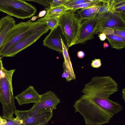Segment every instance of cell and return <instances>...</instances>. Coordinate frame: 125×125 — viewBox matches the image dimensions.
I'll return each instance as SVG.
<instances>
[{
    "label": "cell",
    "mask_w": 125,
    "mask_h": 125,
    "mask_svg": "<svg viewBox=\"0 0 125 125\" xmlns=\"http://www.w3.org/2000/svg\"><path fill=\"white\" fill-rule=\"evenodd\" d=\"M113 8L114 6L111 0L107 2L102 3L97 13V15L107 12H113Z\"/></svg>",
    "instance_id": "obj_22"
},
{
    "label": "cell",
    "mask_w": 125,
    "mask_h": 125,
    "mask_svg": "<svg viewBox=\"0 0 125 125\" xmlns=\"http://www.w3.org/2000/svg\"><path fill=\"white\" fill-rule=\"evenodd\" d=\"M108 46L109 45L108 44L106 43H104L103 45L104 48H106L108 47Z\"/></svg>",
    "instance_id": "obj_40"
},
{
    "label": "cell",
    "mask_w": 125,
    "mask_h": 125,
    "mask_svg": "<svg viewBox=\"0 0 125 125\" xmlns=\"http://www.w3.org/2000/svg\"><path fill=\"white\" fill-rule=\"evenodd\" d=\"M47 25L45 22L36 21L21 22L8 31L0 48V57L7 50L29 33Z\"/></svg>",
    "instance_id": "obj_4"
},
{
    "label": "cell",
    "mask_w": 125,
    "mask_h": 125,
    "mask_svg": "<svg viewBox=\"0 0 125 125\" xmlns=\"http://www.w3.org/2000/svg\"><path fill=\"white\" fill-rule=\"evenodd\" d=\"M15 69L9 70L2 67L0 79V102L3 108L2 118L9 119L16 110L13 91L12 77Z\"/></svg>",
    "instance_id": "obj_2"
},
{
    "label": "cell",
    "mask_w": 125,
    "mask_h": 125,
    "mask_svg": "<svg viewBox=\"0 0 125 125\" xmlns=\"http://www.w3.org/2000/svg\"><path fill=\"white\" fill-rule=\"evenodd\" d=\"M118 85L110 76H95L85 84L81 91L82 97H95L109 98L118 91Z\"/></svg>",
    "instance_id": "obj_3"
},
{
    "label": "cell",
    "mask_w": 125,
    "mask_h": 125,
    "mask_svg": "<svg viewBox=\"0 0 125 125\" xmlns=\"http://www.w3.org/2000/svg\"><path fill=\"white\" fill-rule=\"evenodd\" d=\"M0 11L17 18H30L37 11L36 8L22 0H0Z\"/></svg>",
    "instance_id": "obj_6"
},
{
    "label": "cell",
    "mask_w": 125,
    "mask_h": 125,
    "mask_svg": "<svg viewBox=\"0 0 125 125\" xmlns=\"http://www.w3.org/2000/svg\"><path fill=\"white\" fill-rule=\"evenodd\" d=\"M101 61L99 59H95L92 61L91 65L94 68H98L101 65Z\"/></svg>",
    "instance_id": "obj_31"
},
{
    "label": "cell",
    "mask_w": 125,
    "mask_h": 125,
    "mask_svg": "<svg viewBox=\"0 0 125 125\" xmlns=\"http://www.w3.org/2000/svg\"><path fill=\"white\" fill-rule=\"evenodd\" d=\"M90 2L92 1L88 0H68L65 2L63 5L66 7L69 10V9L73 6Z\"/></svg>",
    "instance_id": "obj_23"
},
{
    "label": "cell",
    "mask_w": 125,
    "mask_h": 125,
    "mask_svg": "<svg viewBox=\"0 0 125 125\" xmlns=\"http://www.w3.org/2000/svg\"><path fill=\"white\" fill-rule=\"evenodd\" d=\"M3 67L2 60L0 59V79L1 76V72L2 67Z\"/></svg>",
    "instance_id": "obj_38"
},
{
    "label": "cell",
    "mask_w": 125,
    "mask_h": 125,
    "mask_svg": "<svg viewBox=\"0 0 125 125\" xmlns=\"http://www.w3.org/2000/svg\"><path fill=\"white\" fill-rule=\"evenodd\" d=\"M99 20L97 15L81 21L75 44L83 43L94 38V36L98 27Z\"/></svg>",
    "instance_id": "obj_10"
},
{
    "label": "cell",
    "mask_w": 125,
    "mask_h": 125,
    "mask_svg": "<svg viewBox=\"0 0 125 125\" xmlns=\"http://www.w3.org/2000/svg\"><path fill=\"white\" fill-rule=\"evenodd\" d=\"M58 19L51 18H42L38 19L37 21L46 23L51 30L53 29L57 25Z\"/></svg>",
    "instance_id": "obj_20"
},
{
    "label": "cell",
    "mask_w": 125,
    "mask_h": 125,
    "mask_svg": "<svg viewBox=\"0 0 125 125\" xmlns=\"http://www.w3.org/2000/svg\"><path fill=\"white\" fill-rule=\"evenodd\" d=\"M90 98L112 118L120 111L123 108L119 103L113 101L108 98L95 97Z\"/></svg>",
    "instance_id": "obj_13"
},
{
    "label": "cell",
    "mask_w": 125,
    "mask_h": 125,
    "mask_svg": "<svg viewBox=\"0 0 125 125\" xmlns=\"http://www.w3.org/2000/svg\"><path fill=\"white\" fill-rule=\"evenodd\" d=\"M37 3L44 6L46 9L50 7V4L44 0H25Z\"/></svg>",
    "instance_id": "obj_30"
},
{
    "label": "cell",
    "mask_w": 125,
    "mask_h": 125,
    "mask_svg": "<svg viewBox=\"0 0 125 125\" xmlns=\"http://www.w3.org/2000/svg\"><path fill=\"white\" fill-rule=\"evenodd\" d=\"M50 30L48 25L31 32L7 50L0 58L13 57L31 45Z\"/></svg>",
    "instance_id": "obj_8"
},
{
    "label": "cell",
    "mask_w": 125,
    "mask_h": 125,
    "mask_svg": "<svg viewBox=\"0 0 125 125\" xmlns=\"http://www.w3.org/2000/svg\"><path fill=\"white\" fill-rule=\"evenodd\" d=\"M82 21L84 20L91 18L97 15L96 14H91L87 10V8L81 9L75 11Z\"/></svg>",
    "instance_id": "obj_21"
},
{
    "label": "cell",
    "mask_w": 125,
    "mask_h": 125,
    "mask_svg": "<svg viewBox=\"0 0 125 125\" xmlns=\"http://www.w3.org/2000/svg\"><path fill=\"white\" fill-rule=\"evenodd\" d=\"M49 4L52 2V0H44Z\"/></svg>",
    "instance_id": "obj_41"
},
{
    "label": "cell",
    "mask_w": 125,
    "mask_h": 125,
    "mask_svg": "<svg viewBox=\"0 0 125 125\" xmlns=\"http://www.w3.org/2000/svg\"><path fill=\"white\" fill-rule=\"evenodd\" d=\"M62 54L64 59L63 64L72 79H75V75L73 68L71 62L68 52L67 47L65 45L63 40H62Z\"/></svg>",
    "instance_id": "obj_17"
},
{
    "label": "cell",
    "mask_w": 125,
    "mask_h": 125,
    "mask_svg": "<svg viewBox=\"0 0 125 125\" xmlns=\"http://www.w3.org/2000/svg\"><path fill=\"white\" fill-rule=\"evenodd\" d=\"M102 3L97 1H92L76 5L71 8L69 10L75 11L81 9L87 8L94 6L101 5Z\"/></svg>",
    "instance_id": "obj_19"
},
{
    "label": "cell",
    "mask_w": 125,
    "mask_h": 125,
    "mask_svg": "<svg viewBox=\"0 0 125 125\" xmlns=\"http://www.w3.org/2000/svg\"><path fill=\"white\" fill-rule=\"evenodd\" d=\"M113 33L125 38V30H114Z\"/></svg>",
    "instance_id": "obj_32"
},
{
    "label": "cell",
    "mask_w": 125,
    "mask_h": 125,
    "mask_svg": "<svg viewBox=\"0 0 125 125\" xmlns=\"http://www.w3.org/2000/svg\"><path fill=\"white\" fill-rule=\"evenodd\" d=\"M40 95L33 87L30 86L20 94L14 97L19 104L21 105L31 103H35L40 99Z\"/></svg>",
    "instance_id": "obj_14"
},
{
    "label": "cell",
    "mask_w": 125,
    "mask_h": 125,
    "mask_svg": "<svg viewBox=\"0 0 125 125\" xmlns=\"http://www.w3.org/2000/svg\"><path fill=\"white\" fill-rule=\"evenodd\" d=\"M2 125H21L20 122L16 118L14 117L9 119L2 118Z\"/></svg>",
    "instance_id": "obj_24"
},
{
    "label": "cell",
    "mask_w": 125,
    "mask_h": 125,
    "mask_svg": "<svg viewBox=\"0 0 125 125\" xmlns=\"http://www.w3.org/2000/svg\"><path fill=\"white\" fill-rule=\"evenodd\" d=\"M125 88H124V89H123L122 90V93L123 94L122 95H123V97L122 98L124 100V101H125Z\"/></svg>",
    "instance_id": "obj_39"
},
{
    "label": "cell",
    "mask_w": 125,
    "mask_h": 125,
    "mask_svg": "<svg viewBox=\"0 0 125 125\" xmlns=\"http://www.w3.org/2000/svg\"><path fill=\"white\" fill-rule=\"evenodd\" d=\"M81 22L75 11H66L58 18V25L60 27L68 48L75 44Z\"/></svg>",
    "instance_id": "obj_5"
},
{
    "label": "cell",
    "mask_w": 125,
    "mask_h": 125,
    "mask_svg": "<svg viewBox=\"0 0 125 125\" xmlns=\"http://www.w3.org/2000/svg\"><path fill=\"white\" fill-rule=\"evenodd\" d=\"M73 106L75 113L83 116L86 125H101L108 123L112 118L90 98L81 97Z\"/></svg>",
    "instance_id": "obj_1"
},
{
    "label": "cell",
    "mask_w": 125,
    "mask_h": 125,
    "mask_svg": "<svg viewBox=\"0 0 125 125\" xmlns=\"http://www.w3.org/2000/svg\"><path fill=\"white\" fill-rule=\"evenodd\" d=\"M59 99L52 92L49 91L40 95L39 101L34 104L31 109L52 111L56 109Z\"/></svg>",
    "instance_id": "obj_11"
},
{
    "label": "cell",
    "mask_w": 125,
    "mask_h": 125,
    "mask_svg": "<svg viewBox=\"0 0 125 125\" xmlns=\"http://www.w3.org/2000/svg\"><path fill=\"white\" fill-rule=\"evenodd\" d=\"M91 1H97L102 3L108 2L111 0H88Z\"/></svg>",
    "instance_id": "obj_37"
},
{
    "label": "cell",
    "mask_w": 125,
    "mask_h": 125,
    "mask_svg": "<svg viewBox=\"0 0 125 125\" xmlns=\"http://www.w3.org/2000/svg\"><path fill=\"white\" fill-rule=\"evenodd\" d=\"M46 11L45 10L42 11L40 12L38 15V17H42L44 16L46 14Z\"/></svg>",
    "instance_id": "obj_36"
},
{
    "label": "cell",
    "mask_w": 125,
    "mask_h": 125,
    "mask_svg": "<svg viewBox=\"0 0 125 125\" xmlns=\"http://www.w3.org/2000/svg\"><path fill=\"white\" fill-rule=\"evenodd\" d=\"M101 5L94 6L87 8V10L90 14H96L97 15V13Z\"/></svg>",
    "instance_id": "obj_28"
},
{
    "label": "cell",
    "mask_w": 125,
    "mask_h": 125,
    "mask_svg": "<svg viewBox=\"0 0 125 125\" xmlns=\"http://www.w3.org/2000/svg\"><path fill=\"white\" fill-rule=\"evenodd\" d=\"M98 36L99 37L101 41H104L106 38V35L104 33H101L99 34Z\"/></svg>",
    "instance_id": "obj_33"
},
{
    "label": "cell",
    "mask_w": 125,
    "mask_h": 125,
    "mask_svg": "<svg viewBox=\"0 0 125 125\" xmlns=\"http://www.w3.org/2000/svg\"><path fill=\"white\" fill-rule=\"evenodd\" d=\"M97 16L99 20L97 29L108 28L125 30V13L108 11Z\"/></svg>",
    "instance_id": "obj_9"
},
{
    "label": "cell",
    "mask_w": 125,
    "mask_h": 125,
    "mask_svg": "<svg viewBox=\"0 0 125 125\" xmlns=\"http://www.w3.org/2000/svg\"><path fill=\"white\" fill-rule=\"evenodd\" d=\"M106 35L112 48L120 50L125 47V38L114 33Z\"/></svg>",
    "instance_id": "obj_16"
},
{
    "label": "cell",
    "mask_w": 125,
    "mask_h": 125,
    "mask_svg": "<svg viewBox=\"0 0 125 125\" xmlns=\"http://www.w3.org/2000/svg\"><path fill=\"white\" fill-rule=\"evenodd\" d=\"M15 24V21L11 17L7 16L0 19V48L9 31Z\"/></svg>",
    "instance_id": "obj_15"
},
{
    "label": "cell",
    "mask_w": 125,
    "mask_h": 125,
    "mask_svg": "<svg viewBox=\"0 0 125 125\" xmlns=\"http://www.w3.org/2000/svg\"><path fill=\"white\" fill-rule=\"evenodd\" d=\"M46 13L43 18L58 19L63 13L68 10V8L64 5L50 8L46 9Z\"/></svg>",
    "instance_id": "obj_18"
},
{
    "label": "cell",
    "mask_w": 125,
    "mask_h": 125,
    "mask_svg": "<svg viewBox=\"0 0 125 125\" xmlns=\"http://www.w3.org/2000/svg\"><path fill=\"white\" fill-rule=\"evenodd\" d=\"M113 12L125 13V2L120 3L115 5Z\"/></svg>",
    "instance_id": "obj_25"
},
{
    "label": "cell",
    "mask_w": 125,
    "mask_h": 125,
    "mask_svg": "<svg viewBox=\"0 0 125 125\" xmlns=\"http://www.w3.org/2000/svg\"><path fill=\"white\" fill-rule=\"evenodd\" d=\"M114 32L113 29L109 28H105L97 29L95 33L98 34L101 33H104L106 35H108L113 34Z\"/></svg>",
    "instance_id": "obj_26"
},
{
    "label": "cell",
    "mask_w": 125,
    "mask_h": 125,
    "mask_svg": "<svg viewBox=\"0 0 125 125\" xmlns=\"http://www.w3.org/2000/svg\"></svg>",
    "instance_id": "obj_43"
},
{
    "label": "cell",
    "mask_w": 125,
    "mask_h": 125,
    "mask_svg": "<svg viewBox=\"0 0 125 125\" xmlns=\"http://www.w3.org/2000/svg\"><path fill=\"white\" fill-rule=\"evenodd\" d=\"M21 125H45L53 116L52 111L30 109L28 110H16L15 113Z\"/></svg>",
    "instance_id": "obj_7"
},
{
    "label": "cell",
    "mask_w": 125,
    "mask_h": 125,
    "mask_svg": "<svg viewBox=\"0 0 125 125\" xmlns=\"http://www.w3.org/2000/svg\"><path fill=\"white\" fill-rule=\"evenodd\" d=\"M2 125V119L0 116V125Z\"/></svg>",
    "instance_id": "obj_42"
},
{
    "label": "cell",
    "mask_w": 125,
    "mask_h": 125,
    "mask_svg": "<svg viewBox=\"0 0 125 125\" xmlns=\"http://www.w3.org/2000/svg\"><path fill=\"white\" fill-rule=\"evenodd\" d=\"M85 56V53L83 51H80L78 52L77 53V57L80 58H83Z\"/></svg>",
    "instance_id": "obj_34"
},
{
    "label": "cell",
    "mask_w": 125,
    "mask_h": 125,
    "mask_svg": "<svg viewBox=\"0 0 125 125\" xmlns=\"http://www.w3.org/2000/svg\"><path fill=\"white\" fill-rule=\"evenodd\" d=\"M64 38L60 27L57 25L53 29L51 30L49 34L45 37L43 41V45L51 49L62 53V40H64Z\"/></svg>",
    "instance_id": "obj_12"
},
{
    "label": "cell",
    "mask_w": 125,
    "mask_h": 125,
    "mask_svg": "<svg viewBox=\"0 0 125 125\" xmlns=\"http://www.w3.org/2000/svg\"><path fill=\"white\" fill-rule=\"evenodd\" d=\"M114 5L122 2H125V0H112Z\"/></svg>",
    "instance_id": "obj_35"
},
{
    "label": "cell",
    "mask_w": 125,
    "mask_h": 125,
    "mask_svg": "<svg viewBox=\"0 0 125 125\" xmlns=\"http://www.w3.org/2000/svg\"><path fill=\"white\" fill-rule=\"evenodd\" d=\"M63 67L64 69V71L62 75V77L63 78H65L66 80L68 82H69L73 79L70 75L66 69L64 65L63 64Z\"/></svg>",
    "instance_id": "obj_29"
},
{
    "label": "cell",
    "mask_w": 125,
    "mask_h": 125,
    "mask_svg": "<svg viewBox=\"0 0 125 125\" xmlns=\"http://www.w3.org/2000/svg\"><path fill=\"white\" fill-rule=\"evenodd\" d=\"M66 0H52L50 4V8H53L63 5Z\"/></svg>",
    "instance_id": "obj_27"
}]
</instances>
